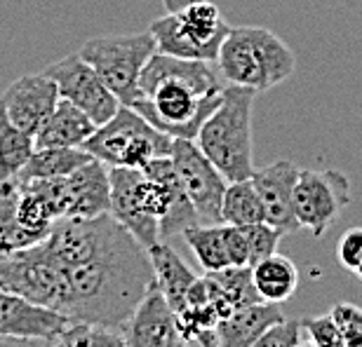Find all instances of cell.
Segmentation results:
<instances>
[{
    "mask_svg": "<svg viewBox=\"0 0 362 347\" xmlns=\"http://www.w3.org/2000/svg\"><path fill=\"white\" fill-rule=\"evenodd\" d=\"M153 284L148 251L127 233L104 256L59 267V298L54 312L69 322L120 329Z\"/></svg>",
    "mask_w": 362,
    "mask_h": 347,
    "instance_id": "cell-1",
    "label": "cell"
},
{
    "mask_svg": "<svg viewBox=\"0 0 362 347\" xmlns=\"http://www.w3.org/2000/svg\"><path fill=\"white\" fill-rule=\"evenodd\" d=\"M223 87L212 63L156 52L141 71V99L129 108L170 139L195 141L221 104Z\"/></svg>",
    "mask_w": 362,
    "mask_h": 347,
    "instance_id": "cell-2",
    "label": "cell"
},
{
    "mask_svg": "<svg viewBox=\"0 0 362 347\" xmlns=\"http://www.w3.org/2000/svg\"><path fill=\"white\" fill-rule=\"evenodd\" d=\"M216 68L228 85L259 94L285 83L296 71V56L269 28L238 26L221 42Z\"/></svg>",
    "mask_w": 362,
    "mask_h": 347,
    "instance_id": "cell-3",
    "label": "cell"
},
{
    "mask_svg": "<svg viewBox=\"0 0 362 347\" xmlns=\"http://www.w3.org/2000/svg\"><path fill=\"white\" fill-rule=\"evenodd\" d=\"M255 99L257 92L226 85L221 104L207 118L195 139V146L228 183L247 181L255 174V146H252Z\"/></svg>",
    "mask_w": 362,
    "mask_h": 347,
    "instance_id": "cell-4",
    "label": "cell"
},
{
    "mask_svg": "<svg viewBox=\"0 0 362 347\" xmlns=\"http://www.w3.org/2000/svg\"><path fill=\"white\" fill-rule=\"evenodd\" d=\"M228 31L230 26L219 7L209 0H195L179 12H168L165 17L153 19L148 26L160 54L207 63H216Z\"/></svg>",
    "mask_w": 362,
    "mask_h": 347,
    "instance_id": "cell-5",
    "label": "cell"
},
{
    "mask_svg": "<svg viewBox=\"0 0 362 347\" xmlns=\"http://www.w3.org/2000/svg\"><path fill=\"white\" fill-rule=\"evenodd\" d=\"M172 143L175 139L144 120L134 108L120 106L113 118L85 141L83 150L106 167L144 169L156 157H168Z\"/></svg>",
    "mask_w": 362,
    "mask_h": 347,
    "instance_id": "cell-6",
    "label": "cell"
},
{
    "mask_svg": "<svg viewBox=\"0 0 362 347\" xmlns=\"http://www.w3.org/2000/svg\"><path fill=\"white\" fill-rule=\"evenodd\" d=\"M158 52L153 35L125 33V35H101L90 38L81 47V59L90 63L120 106H134L141 99L139 78L151 56Z\"/></svg>",
    "mask_w": 362,
    "mask_h": 347,
    "instance_id": "cell-7",
    "label": "cell"
},
{
    "mask_svg": "<svg viewBox=\"0 0 362 347\" xmlns=\"http://www.w3.org/2000/svg\"><path fill=\"white\" fill-rule=\"evenodd\" d=\"M351 205V178L339 169H301L294 185V216L313 237H322Z\"/></svg>",
    "mask_w": 362,
    "mask_h": 347,
    "instance_id": "cell-8",
    "label": "cell"
},
{
    "mask_svg": "<svg viewBox=\"0 0 362 347\" xmlns=\"http://www.w3.org/2000/svg\"><path fill=\"white\" fill-rule=\"evenodd\" d=\"M0 288L33 305L54 310L59 298V267L49 260L45 247L0 254Z\"/></svg>",
    "mask_w": 362,
    "mask_h": 347,
    "instance_id": "cell-9",
    "label": "cell"
},
{
    "mask_svg": "<svg viewBox=\"0 0 362 347\" xmlns=\"http://www.w3.org/2000/svg\"><path fill=\"white\" fill-rule=\"evenodd\" d=\"M172 164L177 169L181 188L193 202L202 226H219L221 223V202L228 188V181L219 169L202 155L195 141L175 139L172 143Z\"/></svg>",
    "mask_w": 362,
    "mask_h": 347,
    "instance_id": "cell-10",
    "label": "cell"
},
{
    "mask_svg": "<svg viewBox=\"0 0 362 347\" xmlns=\"http://www.w3.org/2000/svg\"><path fill=\"white\" fill-rule=\"evenodd\" d=\"M42 73L49 80H54L62 99H66L69 104L81 108L97 127L106 125L120 108V101L113 97V92L94 73L90 63H85L81 59L78 52L54 61Z\"/></svg>",
    "mask_w": 362,
    "mask_h": 347,
    "instance_id": "cell-11",
    "label": "cell"
},
{
    "mask_svg": "<svg viewBox=\"0 0 362 347\" xmlns=\"http://www.w3.org/2000/svg\"><path fill=\"white\" fill-rule=\"evenodd\" d=\"M59 90L54 80L42 73H28L17 78L7 90L0 94V106L5 108L7 118L14 127L33 136L45 125V120L59 104Z\"/></svg>",
    "mask_w": 362,
    "mask_h": 347,
    "instance_id": "cell-12",
    "label": "cell"
},
{
    "mask_svg": "<svg viewBox=\"0 0 362 347\" xmlns=\"http://www.w3.org/2000/svg\"><path fill=\"white\" fill-rule=\"evenodd\" d=\"M299 171L294 162L278 160L252 174V183L262 200L264 221L282 233H296L301 228L294 216V185Z\"/></svg>",
    "mask_w": 362,
    "mask_h": 347,
    "instance_id": "cell-13",
    "label": "cell"
},
{
    "mask_svg": "<svg viewBox=\"0 0 362 347\" xmlns=\"http://www.w3.org/2000/svg\"><path fill=\"white\" fill-rule=\"evenodd\" d=\"M120 331L127 347H179L184 343L177 329V317L156 284L134 308Z\"/></svg>",
    "mask_w": 362,
    "mask_h": 347,
    "instance_id": "cell-14",
    "label": "cell"
},
{
    "mask_svg": "<svg viewBox=\"0 0 362 347\" xmlns=\"http://www.w3.org/2000/svg\"><path fill=\"white\" fill-rule=\"evenodd\" d=\"M66 324V317L54 310L33 305V303L0 288V336L35 338V341L47 343Z\"/></svg>",
    "mask_w": 362,
    "mask_h": 347,
    "instance_id": "cell-15",
    "label": "cell"
},
{
    "mask_svg": "<svg viewBox=\"0 0 362 347\" xmlns=\"http://www.w3.org/2000/svg\"><path fill=\"white\" fill-rule=\"evenodd\" d=\"M69 181L66 219H99L111 212V167L90 160L74 171Z\"/></svg>",
    "mask_w": 362,
    "mask_h": 347,
    "instance_id": "cell-16",
    "label": "cell"
},
{
    "mask_svg": "<svg viewBox=\"0 0 362 347\" xmlns=\"http://www.w3.org/2000/svg\"><path fill=\"white\" fill-rule=\"evenodd\" d=\"M282 319L285 317H282L280 305H271V303L247 305L216 324V347H252L259 341V336Z\"/></svg>",
    "mask_w": 362,
    "mask_h": 347,
    "instance_id": "cell-17",
    "label": "cell"
},
{
    "mask_svg": "<svg viewBox=\"0 0 362 347\" xmlns=\"http://www.w3.org/2000/svg\"><path fill=\"white\" fill-rule=\"evenodd\" d=\"M146 251H148L151 265H153L158 291L165 296L172 312L175 315L184 312L188 291H191V286L198 281V274H195L191 267L184 263V258L165 242H158Z\"/></svg>",
    "mask_w": 362,
    "mask_h": 347,
    "instance_id": "cell-18",
    "label": "cell"
},
{
    "mask_svg": "<svg viewBox=\"0 0 362 347\" xmlns=\"http://www.w3.org/2000/svg\"><path fill=\"white\" fill-rule=\"evenodd\" d=\"M97 132V125L81 108L59 99L52 115L35 134V148H83L85 141Z\"/></svg>",
    "mask_w": 362,
    "mask_h": 347,
    "instance_id": "cell-19",
    "label": "cell"
},
{
    "mask_svg": "<svg viewBox=\"0 0 362 347\" xmlns=\"http://www.w3.org/2000/svg\"><path fill=\"white\" fill-rule=\"evenodd\" d=\"M205 281L219 322L238 310L262 303L252 284V267H226L221 272H207Z\"/></svg>",
    "mask_w": 362,
    "mask_h": 347,
    "instance_id": "cell-20",
    "label": "cell"
},
{
    "mask_svg": "<svg viewBox=\"0 0 362 347\" xmlns=\"http://www.w3.org/2000/svg\"><path fill=\"white\" fill-rule=\"evenodd\" d=\"M252 284L262 303L282 305L299 288V270L287 256L273 254L252 265Z\"/></svg>",
    "mask_w": 362,
    "mask_h": 347,
    "instance_id": "cell-21",
    "label": "cell"
},
{
    "mask_svg": "<svg viewBox=\"0 0 362 347\" xmlns=\"http://www.w3.org/2000/svg\"><path fill=\"white\" fill-rule=\"evenodd\" d=\"M19 178L0 181V254H12V251L35 247V244L42 242V237L26 230L19 223Z\"/></svg>",
    "mask_w": 362,
    "mask_h": 347,
    "instance_id": "cell-22",
    "label": "cell"
},
{
    "mask_svg": "<svg viewBox=\"0 0 362 347\" xmlns=\"http://www.w3.org/2000/svg\"><path fill=\"white\" fill-rule=\"evenodd\" d=\"M94 157L83 148H35L31 160L21 169L19 181H38V178H66L88 164Z\"/></svg>",
    "mask_w": 362,
    "mask_h": 347,
    "instance_id": "cell-23",
    "label": "cell"
},
{
    "mask_svg": "<svg viewBox=\"0 0 362 347\" xmlns=\"http://www.w3.org/2000/svg\"><path fill=\"white\" fill-rule=\"evenodd\" d=\"M35 153V139L14 127L0 106V181L17 178Z\"/></svg>",
    "mask_w": 362,
    "mask_h": 347,
    "instance_id": "cell-24",
    "label": "cell"
},
{
    "mask_svg": "<svg viewBox=\"0 0 362 347\" xmlns=\"http://www.w3.org/2000/svg\"><path fill=\"white\" fill-rule=\"evenodd\" d=\"M221 223L238 226V228L264 223L262 200H259L252 178L228 183L226 193H223V202H221Z\"/></svg>",
    "mask_w": 362,
    "mask_h": 347,
    "instance_id": "cell-25",
    "label": "cell"
},
{
    "mask_svg": "<svg viewBox=\"0 0 362 347\" xmlns=\"http://www.w3.org/2000/svg\"><path fill=\"white\" fill-rule=\"evenodd\" d=\"M181 237L191 247L205 272H221L226 267H233L226 251V242H223V223H219V226L188 228Z\"/></svg>",
    "mask_w": 362,
    "mask_h": 347,
    "instance_id": "cell-26",
    "label": "cell"
},
{
    "mask_svg": "<svg viewBox=\"0 0 362 347\" xmlns=\"http://www.w3.org/2000/svg\"><path fill=\"white\" fill-rule=\"evenodd\" d=\"M45 347H127L120 329L101 327V324L69 322Z\"/></svg>",
    "mask_w": 362,
    "mask_h": 347,
    "instance_id": "cell-27",
    "label": "cell"
},
{
    "mask_svg": "<svg viewBox=\"0 0 362 347\" xmlns=\"http://www.w3.org/2000/svg\"><path fill=\"white\" fill-rule=\"evenodd\" d=\"M243 235L245 242H247V251H250V267L257 265L259 260L269 258L273 254H278V244L282 240V230L269 226V223H255V226H243Z\"/></svg>",
    "mask_w": 362,
    "mask_h": 347,
    "instance_id": "cell-28",
    "label": "cell"
},
{
    "mask_svg": "<svg viewBox=\"0 0 362 347\" xmlns=\"http://www.w3.org/2000/svg\"><path fill=\"white\" fill-rule=\"evenodd\" d=\"M329 315L341 331L346 347H362V308L353 303H339Z\"/></svg>",
    "mask_w": 362,
    "mask_h": 347,
    "instance_id": "cell-29",
    "label": "cell"
},
{
    "mask_svg": "<svg viewBox=\"0 0 362 347\" xmlns=\"http://www.w3.org/2000/svg\"><path fill=\"white\" fill-rule=\"evenodd\" d=\"M301 329L308 334L310 345L313 347H346L341 331H339L334 319H332V315L301 319Z\"/></svg>",
    "mask_w": 362,
    "mask_h": 347,
    "instance_id": "cell-30",
    "label": "cell"
},
{
    "mask_svg": "<svg viewBox=\"0 0 362 347\" xmlns=\"http://www.w3.org/2000/svg\"><path fill=\"white\" fill-rule=\"evenodd\" d=\"M301 331V319H282L259 336V341L252 347H299Z\"/></svg>",
    "mask_w": 362,
    "mask_h": 347,
    "instance_id": "cell-31",
    "label": "cell"
},
{
    "mask_svg": "<svg viewBox=\"0 0 362 347\" xmlns=\"http://www.w3.org/2000/svg\"><path fill=\"white\" fill-rule=\"evenodd\" d=\"M337 258L346 270L356 272L362 263V228H351L337 244Z\"/></svg>",
    "mask_w": 362,
    "mask_h": 347,
    "instance_id": "cell-32",
    "label": "cell"
},
{
    "mask_svg": "<svg viewBox=\"0 0 362 347\" xmlns=\"http://www.w3.org/2000/svg\"><path fill=\"white\" fill-rule=\"evenodd\" d=\"M223 242H226V251L233 267H250V251L247 242H245L243 230L238 226H226L223 223Z\"/></svg>",
    "mask_w": 362,
    "mask_h": 347,
    "instance_id": "cell-33",
    "label": "cell"
},
{
    "mask_svg": "<svg viewBox=\"0 0 362 347\" xmlns=\"http://www.w3.org/2000/svg\"><path fill=\"white\" fill-rule=\"evenodd\" d=\"M0 347H45V343L35 341V338H10V336H0Z\"/></svg>",
    "mask_w": 362,
    "mask_h": 347,
    "instance_id": "cell-34",
    "label": "cell"
},
{
    "mask_svg": "<svg viewBox=\"0 0 362 347\" xmlns=\"http://www.w3.org/2000/svg\"><path fill=\"white\" fill-rule=\"evenodd\" d=\"M168 3V7H170V12H179L181 7H186V5H191V3H195V0H165Z\"/></svg>",
    "mask_w": 362,
    "mask_h": 347,
    "instance_id": "cell-35",
    "label": "cell"
},
{
    "mask_svg": "<svg viewBox=\"0 0 362 347\" xmlns=\"http://www.w3.org/2000/svg\"><path fill=\"white\" fill-rule=\"evenodd\" d=\"M356 274H358V277H360V279H362V263H360V265H358V270H356Z\"/></svg>",
    "mask_w": 362,
    "mask_h": 347,
    "instance_id": "cell-36",
    "label": "cell"
},
{
    "mask_svg": "<svg viewBox=\"0 0 362 347\" xmlns=\"http://www.w3.org/2000/svg\"><path fill=\"white\" fill-rule=\"evenodd\" d=\"M179 347H193V345H191V343H181Z\"/></svg>",
    "mask_w": 362,
    "mask_h": 347,
    "instance_id": "cell-37",
    "label": "cell"
},
{
    "mask_svg": "<svg viewBox=\"0 0 362 347\" xmlns=\"http://www.w3.org/2000/svg\"><path fill=\"white\" fill-rule=\"evenodd\" d=\"M299 347H313V345H310V343H301Z\"/></svg>",
    "mask_w": 362,
    "mask_h": 347,
    "instance_id": "cell-38",
    "label": "cell"
}]
</instances>
